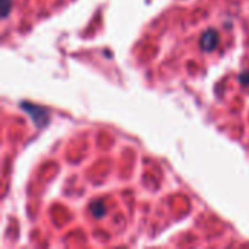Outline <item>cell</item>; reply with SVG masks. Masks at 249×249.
I'll list each match as a JSON object with an SVG mask.
<instances>
[{"mask_svg": "<svg viewBox=\"0 0 249 249\" xmlns=\"http://www.w3.org/2000/svg\"><path fill=\"white\" fill-rule=\"evenodd\" d=\"M217 44H219V34L214 29H209L207 32L203 34L200 45L204 51H213L217 47Z\"/></svg>", "mask_w": 249, "mask_h": 249, "instance_id": "cell-2", "label": "cell"}, {"mask_svg": "<svg viewBox=\"0 0 249 249\" xmlns=\"http://www.w3.org/2000/svg\"><path fill=\"white\" fill-rule=\"evenodd\" d=\"M92 213L95 214V217H96V219H101V217L105 214V207H104L101 203H96V204L92 207Z\"/></svg>", "mask_w": 249, "mask_h": 249, "instance_id": "cell-3", "label": "cell"}, {"mask_svg": "<svg viewBox=\"0 0 249 249\" xmlns=\"http://www.w3.org/2000/svg\"><path fill=\"white\" fill-rule=\"evenodd\" d=\"M22 108H23L28 114H31L34 123H36L39 127L44 125V124L47 123L48 114H47V111H45L44 108H39V107H36V105H31V104H26V102L22 104Z\"/></svg>", "mask_w": 249, "mask_h": 249, "instance_id": "cell-1", "label": "cell"}, {"mask_svg": "<svg viewBox=\"0 0 249 249\" xmlns=\"http://www.w3.org/2000/svg\"><path fill=\"white\" fill-rule=\"evenodd\" d=\"M0 4H1V16L6 18L10 12V0H0Z\"/></svg>", "mask_w": 249, "mask_h": 249, "instance_id": "cell-4", "label": "cell"}, {"mask_svg": "<svg viewBox=\"0 0 249 249\" xmlns=\"http://www.w3.org/2000/svg\"><path fill=\"white\" fill-rule=\"evenodd\" d=\"M239 79H241L242 85H249V71H247V73H242V74L239 76Z\"/></svg>", "mask_w": 249, "mask_h": 249, "instance_id": "cell-5", "label": "cell"}]
</instances>
